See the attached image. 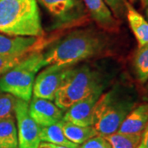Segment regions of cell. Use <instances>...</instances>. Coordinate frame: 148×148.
I'll return each mask as SVG.
<instances>
[{
	"label": "cell",
	"instance_id": "obj_23",
	"mask_svg": "<svg viewBox=\"0 0 148 148\" xmlns=\"http://www.w3.org/2000/svg\"><path fill=\"white\" fill-rule=\"evenodd\" d=\"M28 55V54H27ZM26 56L21 57H15V56H0V77L4 74L6 72H8L9 69L12 67H14L22 58H24Z\"/></svg>",
	"mask_w": 148,
	"mask_h": 148
},
{
	"label": "cell",
	"instance_id": "obj_28",
	"mask_svg": "<svg viewBox=\"0 0 148 148\" xmlns=\"http://www.w3.org/2000/svg\"><path fill=\"white\" fill-rule=\"evenodd\" d=\"M143 4L144 6H148V0H143Z\"/></svg>",
	"mask_w": 148,
	"mask_h": 148
},
{
	"label": "cell",
	"instance_id": "obj_1",
	"mask_svg": "<svg viewBox=\"0 0 148 148\" xmlns=\"http://www.w3.org/2000/svg\"><path fill=\"white\" fill-rule=\"evenodd\" d=\"M108 40L104 33L94 29L69 32L44 53L48 65L73 66L86 59L100 56L107 50Z\"/></svg>",
	"mask_w": 148,
	"mask_h": 148
},
{
	"label": "cell",
	"instance_id": "obj_27",
	"mask_svg": "<svg viewBox=\"0 0 148 148\" xmlns=\"http://www.w3.org/2000/svg\"><path fill=\"white\" fill-rule=\"evenodd\" d=\"M138 0H127V2L128 3H130L131 4H132V3H137ZM143 0H141V2H142V3H143Z\"/></svg>",
	"mask_w": 148,
	"mask_h": 148
},
{
	"label": "cell",
	"instance_id": "obj_9",
	"mask_svg": "<svg viewBox=\"0 0 148 148\" xmlns=\"http://www.w3.org/2000/svg\"><path fill=\"white\" fill-rule=\"evenodd\" d=\"M103 92L97 90L74 103L65 110L63 120L82 127L93 126L95 104Z\"/></svg>",
	"mask_w": 148,
	"mask_h": 148
},
{
	"label": "cell",
	"instance_id": "obj_3",
	"mask_svg": "<svg viewBox=\"0 0 148 148\" xmlns=\"http://www.w3.org/2000/svg\"><path fill=\"white\" fill-rule=\"evenodd\" d=\"M0 33L43 37L37 0H0Z\"/></svg>",
	"mask_w": 148,
	"mask_h": 148
},
{
	"label": "cell",
	"instance_id": "obj_24",
	"mask_svg": "<svg viewBox=\"0 0 148 148\" xmlns=\"http://www.w3.org/2000/svg\"><path fill=\"white\" fill-rule=\"evenodd\" d=\"M138 148H148V122L141 135V141Z\"/></svg>",
	"mask_w": 148,
	"mask_h": 148
},
{
	"label": "cell",
	"instance_id": "obj_12",
	"mask_svg": "<svg viewBox=\"0 0 148 148\" xmlns=\"http://www.w3.org/2000/svg\"><path fill=\"white\" fill-rule=\"evenodd\" d=\"M88 15L96 25L108 33L119 32L120 21L116 19L104 0H82Z\"/></svg>",
	"mask_w": 148,
	"mask_h": 148
},
{
	"label": "cell",
	"instance_id": "obj_30",
	"mask_svg": "<svg viewBox=\"0 0 148 148\" xmlns=\"http://www.w3.org/2000/svg\"><path fill=\"white\" fill-rule=\"evenodd\" d=\"M0 148H2V147H0Z\"/></svg>",
	"mask_w": 148,
	"mask_h": 148
},
{
	"label": "cell",
	"instance_id": "obj_22",
	"mask_svg": "<svg viewBox=\"0 0 148 148\" xmlns=\"http://www.w3.org/2000/svg\"><path fill=\"white\" fill-rule=\"evenodd\" d=\"M78 148H111V146L105 137L96 135L79 145Z\"/></svg>",
	"mask_w": 148,
	"mask_h": 148
},
{
	"label": "cell",
	"instance_id": "obj_15",
	"mask_svg": "<svg viewBox=\"0 0 148 148\" xmlns=\"http://www.w3.org/2000/svg\"><path fill=\"white\" fill-rule=\"evenodd\" d=\"M59 124L62 127L65 137L70 142L78 146L84 143L88 139L98 135L93 126L82 127L69 122L64 121L63 119L59 122Z\"/></svg>",
	"mask_w": 148,
	"mask_h": 148
},
{
	"label": "cell",
	"instance_id": "obj_14",
	"mask_svg": "<svg viewBox=\"0 0 148 148\" xmlns=\"http://www.w3.org/2000/svg\"><path fill=\"white\" fill-rule=\"evenodd\" d=\"M126 14L129 27L137 40L138 48L148 45V21L136 10L132 4L125 2Z\"/></svg>",
	"mask_w": 148,
	"mask_h": 148
},
{
	"label": "cell",
	"instance_id": "obj_10",
	"mask_svg": "<svg viewBox=\"0 0 148 148\" xmlns=\"http://www.w3.org/2000/svg\"><path fill=\"white\" fill-rule=\"evenodd\" d=\"M41 38L14 36L0 33V56L21 57L38 51L43 44Z\"/></svg>",
	"mask_w": 148,
	"mask_h": 148
},
{
	"label": "cell",
	"instance_id": "obj_25",
	"mask_svg": "<svg viewBox=\"0 0 148 148\" xmlns=\"http://www.w3.org/2000/svg\"><path fill=\"white\" fill-rule=\"evenodd\" d=\"M38 148H71L69 147H64V146H60V145H56L53 143H45V142H40Z\"/></svg>",
	"mask_w": 148,
	"mask_h": 148
},
{
	"label": "cell",
	"instance_id": "obj_26",
	"mask_svg": "<svg viewBox=\"0 0 148 148\" xmlns=\"http://www.w3.org/2000/svg\"><path fill=\"white\" fill-rule=\"evenodd\" d=\"M141 98L145 103H148V80L144 83V86L141 92Z\"/></svg>",
	"mask_w": 148,
	"mask_h": 148
},
{
	"label": "cell",
	"instance_id": "obj_4",
	"mask_svg": "<svg viewBox=\"0 0 148 148\" xmlns=\"http://www.w3.org/2000/svg\"><path fill=\"white\" fill-rule=\"evenodd\" d=\"M111 76L101 69L85 64L70 69L64 84L55 95V104L64 111L74 103L108 86Z\"/></svg>",
	"mask_w": 148,
	"mask_h": 148
},
{
	"label": "cell",
	"instance_id": "obj_19",
	"mask_svg": "<svg viewBox=\"0 0 148 148\" xmlns=\"http://www.w3.org/2000/svg\"><path fill=\"white\" fill-rule=\"evenodd\" d=\"M142 134H129L115 132L105 138L111 148H138Z\"/></svg>",
	"mask_w": 148,
	"mask_h": 148
},
{
	"label": "cell",
	"instance_id": "obj_6",
	"mask_svg": "<svg viewBox=\"0 0 148 148\" xmlns=\"http://www.w3.org/2000/svg\"><path fill=\"white\" fill-rule=\"evenodd\" d=\"M53 19L56 27L71 26L88 16L82 0H37Z\"/></svg>",
	"mask_w": 148,
	"mask_h": 148
},
{
	"label": "cell",
	"instance_id": "obj_7",
	"mask_svg": "<svg viewBox=\"0 0 148 148\" xmlns=\"http://www.w3.org/2000/svg\"><path fill=\"white\" fill-rule=\"evenodd\" d=\"M73 66L51 64L39 72L33 86V96L53 101Z\"/></svg>",
	"mask_w": 148,
	"mask_h": 148
},
{
	"label": "cell",
	"instance_id": "obj_5",
	"mask_svg": "<svg viewBox=\"0 0 148 148\" xmlns=\"http://www.w3.org/2000/svg\"><path fill=\"white\" fill-rule=\"evenodd\" d=\"M46 66L44 53L38 50L29 53L0 77V91L29 102L33 95L36 75Z\"/></svg>",
	"mask_w": 148,
	"mask_h": 148
},
{
	"label": "cell",
	"instance_id": "obj_2",
	"mask_svg": "<svg viewBox=\"0 0 148 148\" xmlns=\"http://www.w3.org/2000/svg\"><path fill=\"white\" fill-rule=\"evenodd\" d=\"M138 106V95L131 85L116 83L103 92L94 110L93 127L103 137L117 132L124 119Z\"/></svg>",
	"mask_w": 148,
	"mask_h": 148
},
{
	"label": "cell",
	"instance_id": "obj_17",
	"mask_svg": "<svg viewBox=\"0 0 148 148\" xmlns=\"http://www.w3.org/2000/svg\"><path fill=\"white\" fill-rule=\"evenodd\" d=\"M40 138L41 142L53 143L56 145L69 147L71 148H78V145L74 144L70 142L68 138L65 137L64 132L62 130V127L59 124L55 123L47 127H40Z\"/></svg>",
	"mask_w": 148,
	"mask_h": 148
},
{
	"label": "cell",
	"instance_id": "obj_18",
	"mask_svg": "<svg viewBox=\"0 0 148 148\" xmlns=\"http://www.w3.org/2000/svg\"><path fill=\"white\" fill-rule=\"evenodd\" d=\"M133 72L141 84L148 80V45L138 48L132 59Z\"/></svg>",
	"mask_w": 148,
	"mask_h": 148
},
{
	"label": "cell",
	"instance_id": "obj_21",
	"mask_svg": "<svg viewBox=\"0 0 148 148\" xmlns=\"http://www.w3.org/2000/svg\"><path fill=\"white\" fill-rule=\"evenodd\" d=\"M106 5L112 12L114 16L119 21L122 20L126 14V0H104Z\"/></svg>",
	"mask_w": 148,
	"mask_h": 148
},
{
	"label": "cell",
	"instance_id": "obj_20",
	"mask_svg": "<svg viewBox=\"0 0 148 148\" xmlns=\"http://www.w3.org/2000/svg\"><path fill=\"white\" fill-rule=\"evenodd\" d=\"M16 99L15 96L0 91V119L14 116Z\"/></svg>",
	"mask_w": 148,
	"mask_h": 148
},
{
	"label": "cell",
	"instance_id": "obj_11",
	"mask_svg": "<svg viewBox=\"0 0 148 148\" xmlns=\"http://www.w3.org/2000/svg\"><path fill=\"white\" fill-rule=\"evenodd\" d=\"M29 113L40 127L58 123L63 119L64 112L52 101L33 96L29 105Z\"/></svg>",
	"mask_w": 148,
	"mask_h": 148
},
{
	"label": "cell",
	"instance_id": "obj_8",
	"mask_svg": "<svg viewBox=\"0 0 148 148\" xmlns=\"http://www.w3.org/2000/svg\"><path fill=\"white\" fill-rule=\"evenodd\" d=\"M14 117L16 120L18 148H38L40 143V127L29 113L28 102L16 99Z\"/></svg>",
	"mask_w": 148,
	"mask_h": 148
},
{
	"label": "cell",
	"instance_id": "obj_16",
	"mask_svg": "<svg viewBox=\"0 0 148 148\" xmlns=\"http://www.w3.org/2000/svg\"><path fill=\"white\" fill-rule=\"evenodd\" d=\"M0 147L2 148H18L17 130L14 116L0 119Z\"/></svg>",
	"mask_w": 148,
	"mask_h": 148
},
{
	"label": "cell",
	"instance_id": "obj_13",
	"mask_svg": "<svg viewBox=\"0 0 148 148\" xmlns=\"http://www.w3.org/2000/svg\"><path fill=\"white\" fill-rule=\"evenodd\" d=\"M148 122V103L134 107L124 119L117 132L129 134H142Z\"/></svg>",
	"mask_w": 148,
	"mask_h": 148
},
{
	"label": "cell",
	"instance_id": "obj_29",
	"mask_svg": "<svg viewBox=\"0 0 148 148\" xmlns=\"http://www.w3.org/2000/svg\"><path fill=\"white\" fill-rule=\"evenodd\" d=\"M146 14H147V18H148V8H147V11H146Z\"/></svg>",
	"mask_w": 148,
	"mask_h": 148
}]
</instances>
